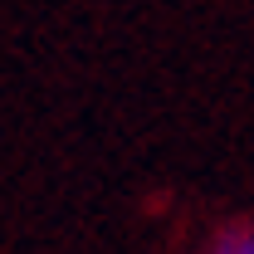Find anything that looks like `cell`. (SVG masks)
I'll use <instances>...</instances> for the list:
<instances>
[{"mask_svg":"<svg viewBox=\"0 0 254 254\" xmlns=\"http://www.w3.org/2000/svg\"><path fill=\"white\" fill-rule=\"evenodd\" d=\"M215 254H254V235H225Z\"/></svg>","mask_w":254,"mask_h":254,"instance_id":"obj_1","label":"cell"}]
</instances>
